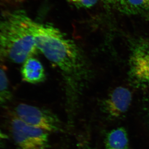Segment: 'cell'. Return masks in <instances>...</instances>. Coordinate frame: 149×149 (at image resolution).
Listing matches in <instances>:
<instances>
[{
    "mask_svg": "<svg viewBox=\"0 0 149 149\" xmlns=\"http://www.w3.org/2000/svg\"><path fill=\"white\" fill-rule=\"evenodd\" d=\"M29 23L38 50L66 77H80L83 73L84 60L76 44L52 24L31 17Z\"/></svg>",
    "mask_w": 149,
    "mask_h": 149,
    "instance_id": "obj_1",
    "label": "cell"
},
{
    "mask_svg": "<svg viewBox=\"0 0 149 149\" xmlns=\"http://www.w3.org/2000/svg\"><path fill=\"white\" fill-rule=\"evenodd\" d=\"M29 16L23 10H13L0 18V56L23 63L38 50L30 26Z\"/></svg>",
    "mask_w": 149,
    "mask_h": 149,
    "instance_id": "obj_2",
    "label": "cell"
},
{
    "mask_svg": "<svg viewBox=\"0 0 149 149\" xmlns=\"http://www.w3.org/2000/svg\"><path fill=\"white\" fill-rule=\"evenodd\" d=\"M13 137L19 149H47L49 133L45 130L27 124L18 117L11 121Z\"/></svg>",
    "mask_w": 149,
    "mask_h": 149,
    "instance_id": "obj_3",
    "label": "cell"
},
{
    "mask_svg": "<svg viewBox=\"0 0 149 149\" xmlns=\"http://www.w3.org/2000/svg\"><path fill=\"white\" fill-rule=\"evenodd\" d=\"M17 117L27 124L49 132L60 130V121L55 115L38 107L21 104L15 109Z\"/></svg>",
    "mask_w": 149,
    "mask_h": 149,
    "instance_id": "obj_4",
    "label": "cell"
},
{
    "mask_svg": "<svg viewBox=\"0 0 149 149\" xmlns=\"http://www.w3.org/2000/svg\"><path fill=\"white\" fill-rule=\"evenodd\" d=\"M132 100L131 92L123 87L116 88L107 99V111L113 117H118L128 110Z\"/></svg>",
    "mask_w": 149,
    "mask_h": 149,
    "instance_id": "obj_5",
    "label": "cell"
},
{
    "mask_svg": "<svg viewBox=\"0 0 149 149\" xmlns=\"http://www.w3.org/2000/svg\"><path fill=\"white\" fill-rule=\"evenodd\" d=\"M132 72L138 80L149 81V48H138L134 52L131 58Z\"/></svg>",
    "mask_w": 149,
    "mask_h": 149,
    "instance_id": "obj_6",
    "label": "cell"
},
{
    "mask_svg": "<svg viewBox=\"0 0 149 149\" xmlns=\"http://www.w3.org/2000/svg\"><path fill=\"white\" fill-rule=\"evenodd\" d=\"M22 80L32 84L43 82L46 77L45 69L37 59L31 57L22 63L21 69Z\"/></svg>",
    "mask_w": 149,
    "mask_h": 149,
    "instance_id": "obj_7",
    "label": "cell"
},
{
    "mask_svg": "<svg viewBox=\"0 0 149 149\" xmlns=\"http://www.w3.org/2000/svg\"><path fill=\"white\" fill-rule=\"evenodd\" d=\"M114 5L120 12L128 15L149 12V0H120Z\"/></svg>",
    "mask_w": 149,
    "mask_h": 149,
    "instance_id": "obj_8",
    "label": "cell"
},
{
    "mask_svg": "<svg viewBox=\"0 0 149 149\" xmlns=\"http://www.w3.org/2000/svg\"><path fill=\"white\" fill-rule=\"evenodd\" d=\"M128 138L126 130L122 127L113 129L106 140V149H128Z\"/></svg>",
    "mask_w": 149,
    "mask_h": 149,
    "instance_id": "obj_9",
    "label": "cell"
},
{
    "mask_svg": "<svg viewBox=\"0 0 149 149\" xmlns=\"http://www.w3.org/2000/svg\"><path fill=\"white\" fill-rule=\"evenodd\" d=\"M11 97L8 78L4 70L0 68V104L8 102Z\"/></svg>",
    "mask_w": 149,
    "mask_h": 149,
    "instance_id": "obj_10",
    "label": "cell"
},
{
    "mask_svg": "<svg viewBox=\"0 0 149 149\" xmlns=\"http://www.w3.org/2000/svg\"><path fill=\"white\" fill-rule=\"evenodd\" d=\"M68 2L80 8H89L96 4L98 0H67Z\"/></svg>",
    "mask_w": 149,
    "mask_h": 149,
    "instance_id": "obj_11",
    "label": "cell"
},
{
    "mask_svg": "<svg viewBox=\"0 0 149 149\" xmlns=\"http://www.w3.org/2000/svg\"><path fill=\"white\" fill-rule=\"evenodd\" d=\"M7 139V136L0 130V145Z\"/></svg>",
    "mask_w": 149,
    "mask_h": 149,
    "instance_id": "obj_12",
    "label": "cell"
},
{
    "mask_svg": "<svg viewBox=\"0 0 149 149\" xmlns=\"http://www.w3.org/2000/svg\"><path fill=\"white\" fill-rule=\"evenodd\" d=\"M119 1H120V0H111V4L115 5Z\"/></svg>",
    "mask_w": 149,
    "mask_h": 149,
    "instance_id": "obj_13",
    "label": "cell"
},
{
    "mask_svg": "<svg viewBox=\"0 0 149 149\" xmlns=\"http://www.w3.org/2000/svg\"></svg>",
    "mask_w": 149,
    "mask_h": 149,
    "instance_id": "obj_14",
    "label": "cell"
}]
</instances>
